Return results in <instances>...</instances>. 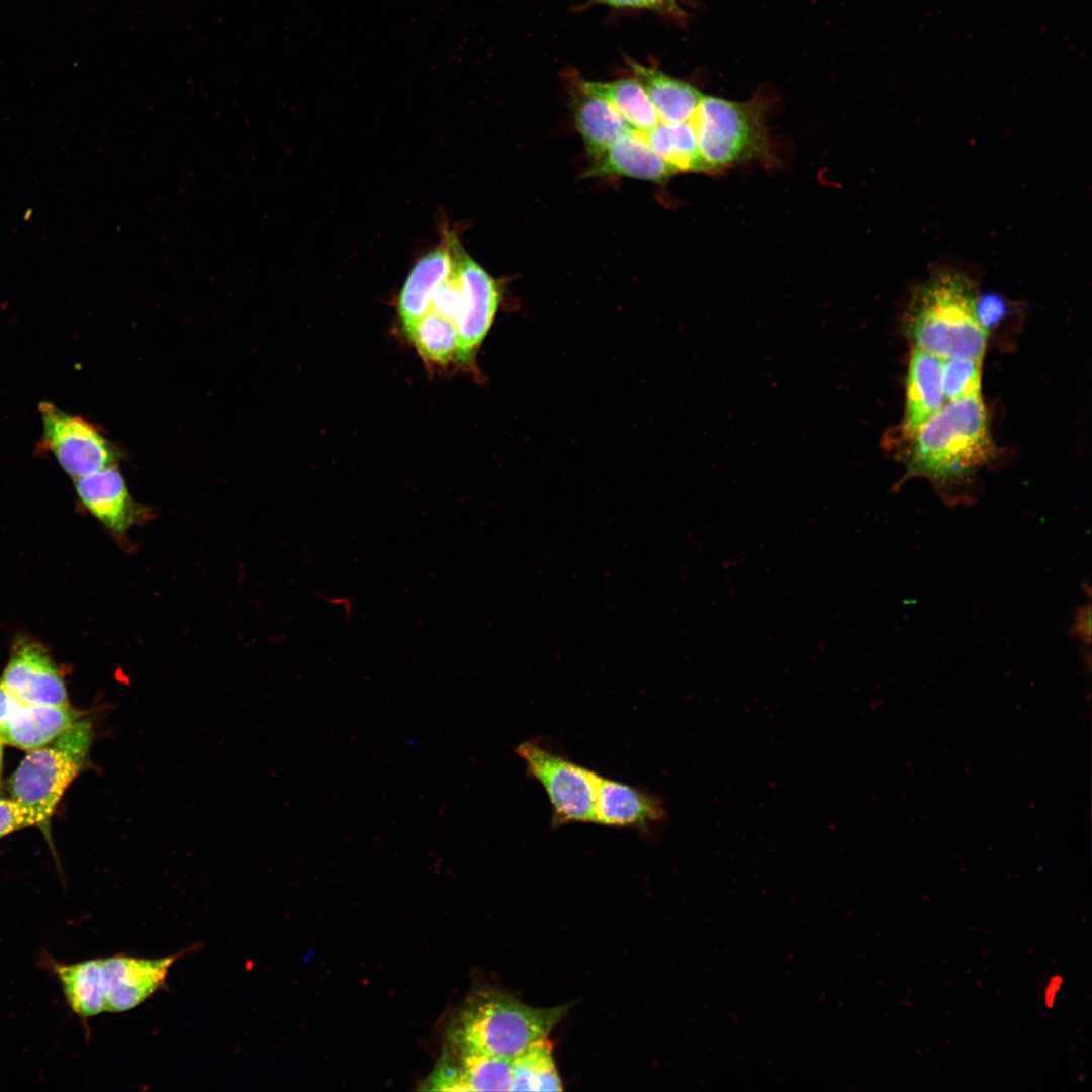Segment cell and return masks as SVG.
<instances>
[{
	"label": "cell",
	"mask_w": 1092,
	"mask_h": 1092,
	"mask_svg": "<svg viewBox=\"0 0 1092 1092\" xmlns=\"http://www.w3.org/2000/svg\"><path fill=\"white\" fill-rule=\"evenodd\" d=\"M569 1005L538 1008L495 991L472 995L455 1019L450 1042L513 1060L547 1037Z\"/></svg>",
	"instance_id": "3957f363"
},
{
	"label": "cell",
	"mask_w": 1092,
	"mask_h": 1092,
	"mask_svg": "<svg viewBox=\"0 0 1092 1092\" xmlns=\"http://www.w3.org/2000/svg\"><path fill=\"white\" fill-rule=\"evenodd\" d=\"M93 739L92 721L82 717L48 744L31 750L11 776V796L33 809L39 823L51 817L68 786L87 764Z\"/></svg>",
	"instance_id": "5b68a950"
},
{
	"label": "cell",
	"mask_w": 1092,
	"mask_h": 1092,
	"mask_svg": "<svg viewBox=\"0 0 1092 1092\" xmlns=\"http://www.w3.org/2000/svg\"><path fill=\"white\" fill-rule=\"evenodd\" d=\"M575 86L611 105L633 131L643 133L659 122L651 101L635 78L607 82L581 79Z\"/></svg>",
	"instance_id": "ffe728a7"
},
{
	"label": "cell",
	"mask_w": 1092,
	"mask_h": 1092,
	"mask_svg": "<svg viewBox=\"0 0 1092 1092\" xmlns=\"http://www.w3.org/2000/svg\"><path fill=\"white\" fill-rule=\"evenodd\" d=\"M452 252L460 284V304L454 320L459 349L456 361L473 366L502 301L499 283L462 248L453 236Z\"/></svg>",
	"instance_id": "ba28073f"
},
{
	"label": "cell",
	"mask_w": 1092,
	"mask_h": 1092,
	"mask_svg": "<svg viewBox=\"0 0 1092 1092\" xmlns=\"http://www.w3.org/2000/svg\"><path fill=\"white\" fill-rule=\"evenodd\" d=\"M943 358L914 348L906 378L903 433H910L936 415L945 404L942 388Z\"/></svg>",
	"instance_id": "e0dca14e"
},
{
	"label": "cell",
	"mask_w": 1092,
	"mask_h": 1092,
	"mask_svg": "<svg viewBox=\"0 0 1092 1092\" xmlns=\"http://www.w3.org/2000/svg\"><path fill=\"white\" fill-rule=\"evenodd\" d=\"M512 1060L450 1042L431 1076V1090L511 1091Z\"/></svg>",
	"instance_id": "7c38bea8"
},
{
	"label": "cell",
	"mask_w": 1092,
	"mask_h": 1092,
	"mask_svg": "<svg viewBox=\"0 0 1092 1092\" xmlns=\"http://www.w3.org/2000/svg\"><path fill=\"white\" fill-rule=\"evenodd\" d=\"M594 782V823L649 833L667 820V810L659 796L598 772Z\"/></svg>",
	"instance_id": "8fae6325"
},
{
	"label": "cell",
	"mask_w": 1092,
	"mask_h": 1092,
	"mask_svg": "<svg viewBox=\"0 0 1092 1092\" xmlns=\"http://www.w3.org/2000/svg\"><path fill=\"white\" fill-rule=\"evenodd\" d=\"M403 330L425 361L445 365L457 359L459 338L454 323L449 318L429 310Z\"/></svg>",
	"instance_id": "cb8c5ba5"
},
{
	"label": "cell",
	"mask_w": 1092,
	"mask_h": 1092,
	"mask_svg": "<svg viewBox=\"0 0 1092 1092\" xmlns=\"http://www.w3.org/2000/svg\"><path fill=\"white\" fill-rule=\"evenodd\" d=\"M0 682L26 704L69 705L57 666L40 645L28 640L17 642Z\"/></svg>",
	"instance_id": "4fadbf2b"
},
{
	"label": "cell",
	"mask_w": 1092,
	"mask_h": 1092,
	"mask_svg": "<svg viewBox=\"0 0 1092 1092\" xmlns=\"http://www.w3.org/2000/svg\"><path fill=\"white\" fill-rule=\"evenodd\" d=\"M516 752L526 772L544 789L552 809L551 825L594 823V770L554 750L542 739L527 740Z\"/></svg>",
	"instance_id": "8992f818"
},
{
	"label": "cell",
	"mask_w": 1092,
	"mask_h": 1092,
	"mask_svg": "<svg viewBox=\"0 0 1092 1092\" xmlns=\"http://www.w3.org/2000/svg\"><path fill=\"white\" fill-rule=\"evenodd\" d=\"M22 702L9 690H7L3 684L0 682V725L5 723L9 717L21 706Z\"/></svg>",
	"instance_id": "f1b7e54d"
},
{
	"label": "cell",
	"mask_w": 1092,
	"mask_h": 1092,
	"mask_svg": "<svg viewBox=\"0 0 1092 1092\" xmlns=\"http://www.w3.org/2000/svg\"><path fill=\"white\" fill-rule=\"evenodd\" d=\"M616 8L648 9L680 17L682 10L676 0H593Z\"/></svg>",
	"instance_id": "4316f807"
},
{
	"label": "cell",
	"mask_w": 1092,
	"mask_h": 1092,
	"mask_svg": "<svg viewBox=\"0 0 1092 1092\" xmlns=\"http://www.w3.org/2000/svg\"><path fill=\"white\" fill-rule=\"evenodd\" d=\"M905 331L914 348L941 358L982 360L986 350L987 330L977 316L971 285L952 274L937 275L914 293Z\"/></svg>",
	"instance_id": "7a4b0ae2"
},
{
	"label": "cell",
	"mask_w": 1092,
	"mask_h": 1092,
	"mask_svg": "<svg viewBox=\"0 0 1092 1092\" xmlns=\"http://www.w3.org/2000/svg\"><path fill=\"white\" fill-rule=\"evenodd\" d=\"M634 78L644 89L658 119L665 123L692 121L704 96L696 87L656 68L628 60Z\"/></svg>",
	"instance_id": "ac0fdd59"
},
{
	"label": "cell",
	"mask_w": 1092,
	"mask_h": 1092,
	"mask_svg": "<svg viewBox=\"0 0 1092 1092\" xmlns=\"http://www.w3.org/2000/svg\"><path fill=\"white\" fill-rule=\"evenodd\" d=\"M2 756H3V742L0 740V781L2 774Z\"/></svg>",
	"instance_id": "1f68e13d"
},
{
	"label": "cell",
	"mask_w": 1092,
	"mask_h": 1092,
	"mask_svg": "<svg viewBox=\"0 0 1092 1092\" xmlns=\"http://www.w3.org/2000/svg\"><path fill=\"white\" fill-rule=\"evenodd\" d=\"M572 96L575 126L592 160L618 138L633 130L607 102L585 94L576 86Z\"/></svg>",
	"instance_id": "d6986e66"
},
{
	"label": "cell",
	"mask_w": 1092,
	"mask_h": 1092,
	"mask_svg": "<svg viewBox=\"0 0 1092 1092\" xmlns=\"http://www.w3.org/2000/svg\"><path fill=\"white\" fill-rule=\"evenodd\" d=\"M54 970L71 1009L88 1018L106 1012L101 959L55 964Z\"/></svg>",
	"instance_id": "44dd1931"
},
{
	"label": "cell",
	"mask_w": 1092,
	"mask_h": 1092,
	"mask_svg": "<svg viewBox=\"0 0 1092 1092\" xmlns=\"http://www.w3.org/2000/svg\"><path fill=\"white\" fill-rule=\"evenodd\" d=\"M673 172L642 134L629 131L614 141L587 171L590 177H628L663 183Z\"/></svg>",
	"instance_id": "9a60e30c"
},
{
	"label": "cell",
	"mask_w": 1092,
	"mask_h": 1092,
	"mask_svg": "<svg viewBox=\"0 0 1092 1092\" xmlns=\"http://www.w3.org/2000/svg\"><path fill=\"white\" fill-rule=\"evenodd\" d=\"M511 1091H561L562 1081L547 1037L529 1045L512 1060Z\"/></svg>",
	"instance_id": "603a6c76"
},
{
	"label": "cell",
	"mask_w": 1092,
	"mask_h": 1092,
	"mask_svg": "<svg viewBox=\"0 0 1092 1092\" xmlns=\"http://www.w3.org/2000/svg\"><path fill=\"white\" fill-rule=\"evenodd\" d=\"M83 712L69 705H21L0 725V740L23 750L39 748L74 725Z\"/></svg>",
	"instance_id": "2e32d148"
},
{
	"label": "cell",
	"mask_w": 1092,
	"mask_h": 1092,
	"mask_svg": "<svg viewBox=\"0 0 1092 1092\" xmlns=\"http://www.w3.org/2000/svg\"><path fill=\"white\" fill-rule=\"evenodd\" d=\"M75 488L88 511L120 539L153 518V510L131 495L117 466L75 479Z\"/></svg>",
	"instance_id": "9c48e42d"
},
{
	"label": "cell",
	"mask_w": 1092,
	"mask_h": 1092,
	"mask_svg": "<svg viewBox=\"0 0 1092 1092\" xmlns=\"http://www.w3.org/2000/svg\"><path fill=\"white\" fill-rule=\"evenodd\" d=\"M39 412L43 428L40 448L51 452L72 478L117 466L122 460L120 448L84 418L50 402H41Z\"/></svg>",
	"instance_id": "52a82bcc"
},
{
	"label": "cell",
	"mask_w": 1092,
	"mask_h": 1092,
	"mask_svg": "<svg viewBox=\"0 0 1092 1092\" xmlns=\"http://www.w3.org/2000/svg\"><path fill=\"white\" fill-rule=\"evenodd\" d=\"M902 458L909 476L943 484L970 475L994 456L981 395L946 403L913 432L904 434Z\"/></svg>",
	"instance_id": "6da1fadb"
},
{
	"label": "cell",
	"mask_w": 1092,
	"mask_h": 1092,
	"mask_svg": "<svg viewBox=\"0 0 1092 1092\" xmlns=\"http://www.w3.org/2000/svg\"><path fill=\"white\" fill-rule=\"evenodd\" d=\"M34 824L39 821L33 809L17 800H0V838Z\"/></svg>",
	"instance_id": "484cf974"
},
{
	"label": "cell",
	"mask_w": 1092,
	"mask_h": 1092,
	"mask_svg": "<svg viewBox=\"0 0 1092 1092\" xmlns=\"http://www.w3.org/2000/svg\"><path fill=\"white\" fill-rule=\"evenodd\" d=\"M1075 631L1084 640L1090 638V607L1086 606L1077 613L1075 619Z\"/></svg>",
	"instance_id": "4dcf8cb0"
},
{
	"label": "cell",
	"mask_w": 1092,
	"mask_h": 1092,
	"mask_svg": "<svg viewBox=\"0 0 1092 1092\" xmlns=\"http://www.w3.org/2000/svg\"><path fill=\"white\" fill-rule=\"evenodd\" d=\"M323 598L325 603L340 609L347 619H350L353 616L354 605L349 596L324 594Z\"/></svg>",
	"instance_id": "f546056e"
},
{
	"label": "cell",
	"mask_w": 1092,
	"mask_h": 1092,
	"mask_svg": "<svg viewBox=\"0 0 1092 1092\" xmlns=\"http://www.w3.org/2000/svg\"><path fill=\"white\" fill-rule=\"evenodd\" d=\"M760 101L735 102L704 95L692 119L706 172L770 161L772 146Z\"/></svg>",
	"instance_id": "277c9868"
},
{
	"label": "cell",
	"mask_w": 1092,
	"mask_h": 1092,
	"mask_svg": "<svg viewBox=\"0 0 1092 1092\" xmlns=\"http://www.w3.org/2000/svg\"><path fill=\"white\" fill-rule=\"evenodd\" d=\"M641 134L669 166L673 174L706 172L692 121L684 123L659 121Z\"/></svg>",
	"instance_id": "7402d4cb"
},
{
	"label": "cell",
	"mask_w": 1092,
	"mask_h": 1092,
	"mask_svg": "<svg viewBox=\"0 0 1092 1092\" xmlns=\"http://www.w3.org/2000/svg\"><path fill=\"white\" fill-rule=\"evenodd\" d=\"M981 361L970 358H943L942 388L946 403L980 396Z\"/></svg>",
	"instance_id": "d4e9b609"
},
{
	"label": "cell",
	"mask_w": 1092,
	"mask_h": 1092,
	"mask_svg": "<svg viewBox=\"0 0 1092 1092\" xmlns=\"http://www.w3.org/2000/svg\"><path fill=\"white\" fill-rule=\"evenodd\" d=\"M187 950L159 959L117 954L101 959L106 1012L131 1010L164 985L171 966Z\"/></svg>",
	"instance_id": "30bf717a"
},
{
	"label": "cell",
	"mask_w": 1092,
	"mask_h": 1092,
	"mask_svg": "<svg viewBox=\"0 0 1092 1092\" xmlns=\"http://www.w3.org/2000/svg\"><path fill=\"white\" fill-rule=\"evenodd\" d=\"M453 235L421 257L413 266L397 297V313L403 329L414 325L430 309L433 297L453 268Z\"/></svg>",
	"instance_id": "5bb4252c"
},
{
	"label": "cell",
	"mask_w": 1092,
	"mask_h": 1092,
	"mask_svg": "<svg viewBox=\"0 0 1092 1092\" xmlns=\"http://www.w3.org/2000/svg\"><path fill=\"white\" fill-rule=\"evenodd\" d=\"M1004 310V301L997 294L986 293L976 298L977 316L986 330L1002 317Z\"/></svg>",
	"instance_id": "83f0119b"
}]
</instances>
